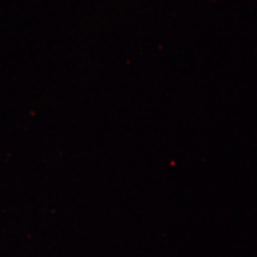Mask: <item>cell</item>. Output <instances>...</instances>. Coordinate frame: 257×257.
Masks as SVG:
<instances>
[]
</instances>
